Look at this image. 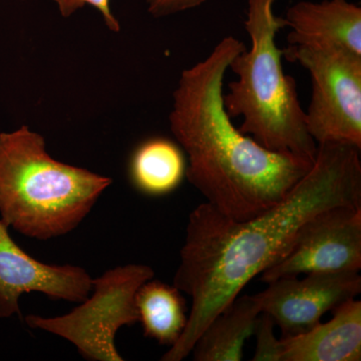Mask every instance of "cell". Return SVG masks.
<instances>
[{
	"label": "cell",
	"instance_id": "8fae6325",
	"mask_svg": "<svg viewBox=\"0 0 361 361\" xmlns=\"http://www.w3.org/2000/svg\"><path fill=\"white\" fill-rule=\"evenodd\" d=\"M329 322L310 331L281 338L280 361H360L361 301H346L334 311Z\"/></svg>",
	"mask_w": 361,
	"mask_h": 361
},
{
	"label": "cell",
	"instance_id": "30bf717a",
	"mask_svg": "<svg viewBox=\"0 0 361 361\" xmlns=\"http://www.w3.org/2000/svg\"><path fill=\"white\" fill-rule=\"evenodd\" d=\"M284 20L290 45L336 47L361 56V7L348 0L299 1Z\"/></svg>",
	"mask_w": 361,
	"mask_h": 361
},
{
	"label": "cell",
	"instance_id": "5bb4252c",
	"mask_svg": "<svg viewBox=\"0 0 361 361\" xmlns=\"http://www.w3.org/2000/svg\"><path fill=\"white\" fill-rule=\"evenodd\" d=\"M135 305L145 336L161 345L173 346L179 341L187 325V305L174 284L145 282L137 292Z\"/></svg>",
	"mask_w": 361,
	"mask_h": 361
},
{
	"label": "cell",
	"instance_id": "9c48e42d",
	"mask_svg": "<svg viewBox=\"0 0 361 361\" xmlns=\"http://www.w3.org/2000/svg\"><path fill=\"white\" fill-rule=\"evenodd\" d=\"M0 219V318L21 317L20 297L39 292L51 300L82 303L92 290V278L82 267L49 265L28 255Z\"/></svg>",
	"mask_w": 361,
	"mask_h": 361
},
{
	"label": "cell",
	"instance_id": "3957f363",
	"mask_svg": "<svg viewBox=\"0 0 361 361\" xmlns=\"http://www.w3.org/2000/svg\"><path fill=\"white\" fill-rule=\"evenodd\" d=\"M111 183L54 160L44 137L28 126L0 133V219L26 237L49 240L73 231Z\"/></svg>",
	"mask_w": 361,
	"mask_h": 361
},
{
	"label": "cell",
	"instance_id": "2e32d148",
	"mask_svg": "<svg viewBox=\"0 0 361 361\" xmlns=\"http://www.w3.org/2000/svg\"><path fill=\"white\" fill-rule=\"evenodd\" d=\"M58 6L61 16L68 18L73 13H77L78 9L85 6L94 7L103 16L106 27L114 32H118L121 30V25L116 16L111 11L110 0H51Z\"/></svg>",
	"mask_w": 361,
	"mask_h": 361
},
{
	"label": "cell",
	"instance_id": "6da1fadb",
	"mask_svg": "<svg viewBox=\"0 0 361 361\" xmlns=\"http://www.w3.org/2000/svg\"><path fill=\"white\" fill-rule=\"evenodd\" d=\"M360 152L351 145H318L310 172L283 200L251 219L233 220L207 202L192 211L174 277L192 307L179 341L161 360L189 356L209 323L283 257L304 223L334 207L361 206Z\"/></svg>",
	"mask_w": 361,
	"mask_h": 361
},
{
	"label": "cell",
	"instance_id": "7c38bea8",
	"mask_svg": "<svg viewBox=\"0 0 361 361\" xmlns=\"http://www.w3.org/2000/svg\"><path fill=\"white\" fill-rule=\"evenodd\" d=\"M261 311L257 295L237 296L216 316L195 343V361H240Z\"/></svg>",
	"mask_w": 361,
	"mask_h": 361
},
{
	"label": "cell",
	"instance_id": "9a60e30c",
	"mask_svg": "<svg viewBox=\"0 0 361 361\" xmlns=\"http://www.w3.org/2000/svg\"><path fill=\"white\" fill-rule=\"evenodd\" d=\"M274 319L267 313L261 312L256 322L253 336H256V350L253 361H280L281 341L274 334Z\"/></svg>",
	"mask_w": 361,
	"mask_h": 361
},
{
	"label": "cell",
	"instance_id": "52a82bcc",
	"mask_svg": "<svg viewBox=\"0 0 361 361\" xmlns=\"http://www.w3.org/2000/svg\"><path fill=\"white\" fill-rule=\"evenodd\" d=\"M360 269L361 206H338L304 223L288 251L261 273V280Z\"/></svg>",
	"mask_w": 361,
	"mask_h": 361
},
{
	"label": "cell",
	"instance_id": "7a4b0ae2",
	"mask_svg": "<svg viewBox=\"0 0 361 361\" xmlns=\"http://www.w3.org/2000/svg\"><path fill=\"white\" fill-rule=\"evenodd\" d=\"M228 35L206 59L180 73L169 116L188 158L186 177L207 203L245 221L283 200L314 161L263 148L235 127L223 104L226 73L245 49Z\"/></svg>",
	"mask_w": 361,
	"mask_h": 361
},
{
	"label": "cell",
	"instance_id": "e0dca14e",
	"mask_svg": "<svg viewBox=\"0 0 361 361\" xmlns=\"http://www.w3.org/2000/svg\"><path fill=\"white\" fill-rule=\"evenodd\" d=\"M208 0H146L148 13L154 18H165L203 6Z\"/></svg>",
	"mask_w": 361,
	"mask_h": 361
},
{
	"label": "cell",
	"instance_id": "4fadbf2b",
	"mask_svg": "<svg viewBox=\"0 0 361 361\" xmlns=\"http://www.w3.org/2000/svg\"><path fill=\"white\" fill-rule=\"evenodd\" d=\"M186 168L184 154L175 142L154 137L135 149L130 161V178L141 193L164 196L180 186Z\"/></svg>",
	"mask_w": 361,
	"mask_h": 361
},
{
	"label": "cell",
	"instance_id": "5b68a950",
	"mask_svg": "<svg viewBox=\"0 0 361 361\" xmlns=\"http://www.w3.org/2000/svg\"><path fill=\"white\" fill-rule=\"evenodd\" d=\"M155 272L147 265L130 264L92 278L87 300L68 314L56 317L27 315L28 327L70 341L82 357L92 361H123L116 348L118 330L139 322L135 296Z\"/></svg>",
	"mask_w": 361,
	"mask_h": 361
},
{
	"label": "cell",
	"instance_id": "277c9868",
	"mask_svg": "<svg viewBox=\"0 0 361 361\" xmlns=\"http://www.w3.org/2000/svg\"><path fill=\"white\" fill-rule=\"evenodd\" d=\"M275 1L248 0L244 27L251 47L230 63L237 80L223 94V104L230 118H242L239 130L263 148L314 161L318 146L306 128L295 78L282 66L276 37L286 23L275 16Z\"/></svg>",
	"mask_w": 361,
	"mask_h": 361
},
{
	"label": "cell",
	"instance_id": "8992f818",
	"mask_svg": "<svg viewBox=\"0 0 361 361\" xmlns=\"http://www.w3.org/2000/svg\"><path fill=\"white\" fill-rule=\"evenodd\" d=\"M283 56L310 73L305 123L317 146L336 142L361 149V56L336 47L290 44Z\"/></svg>",
	"mask_w": 361,
	"mask_h": 361
},
{
	"label": "cell",
	"instance_id": "ba28073f",
	"mask_svg": "<svg viewBox=\"0 0 361 361\" xmlns=\"http://www.w3.org/2000/svg\"><path fill=\"white\" fill-rule=\"evenodd\" d=\"M282 277L256 294L261 311L281 330L282 338L310 331L323 315L356 298L361 292L360 272L311 273Z\"/></svg>",
	"mask_w": 361,
	"mask_h": 361
}]
</instances>
